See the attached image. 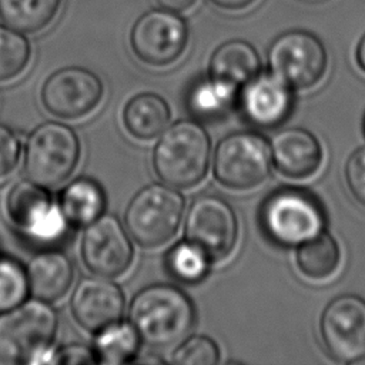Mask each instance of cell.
<instances>
[{
    "label": "cell",
    "mask_w": 365,
    "mask_h": 365,
    "mask_svg": "<svg viewBox=\"0 0 365 365\" xmlns=\"http://www.w3.org/2000/svg\"><path fill=\"white\" fill-rule=\"evenodd\" d=\"M195 309L178 287L154 284L143 288L131 301L130 322L141 341L154 348L182 342L194 327Z\"/></svg>",
    "instance_id": "cell-1"
},
{
    "label": "cell",
    "mask_w": 365,
    "mask_h": 365,
    "mask_svg": "<svg viewBox=\"0 0 365 365\" xmlns=\"http://www.w3.org/2000/svg\"><path fill=\"white\" fill-rule=\"evenodd\" d=\"M210 155L211 141L204 127L181 120L161 133L153 151V165L164 184L191 188L205 177Z\"/></svg>",
    "instance_id": "cell-2"
},
{
    "label": "cell",
    "mask_w": 365,
    "mask_h": 365,
    "mask_svg": "<svg viewBox=\"0 0 365 365\" xmlns=\"http://www.w3.org/2000/svg\"><path fill=\"white\" fill-rule=\"evenodd\" d=\"M259 217L267 237L284 247L299 245L325 227V214L318 198L297 187L274 191L264 201Z\"/></svg>",
    "instance_id": "cell-3"
},
{
    "label": "cell",
    "mask_w": 365,
    "mask_h": 365,
    "mask_svg": "<svg viewBox=\"0 0 365 365\" xmlns=\"http://www.w3.org/2000/svg\"><path fill=\"white\" fill-rule=\"evenodd\" d=\"M57 314L50 302L33 298L0 312V361L31 364L51 346Z\"/></svg>",
    "instance_id": "cell-4"
},
{
    "label": "cell",
    "mask_w": 365,
    "mask_h": 365,
    "mask_svg": "<svg viewBox=\"0 0 365 365\" xmlns=\"http://www.w3.org/2000/svg\"><path fill=\"white\" fill-rule=\"evenodd\" d=\"M182 214L184 198L174 187L150 184L130 201L124 221L128 234L137 244L155 248L175 235Z\"/></svg>",
    "instance_id": "cell-5"
},
{
    "label": "cell",
    "mask_w": 365,
    "mask_h": 365,
    "mask_svg": "<svg viewBox=\"0 0 365 365\" xmlns=\"http://www.w3.org/2000/svg\"><path fill=\"white\" fill-rule=\"evenodd\" d=\"M80 141L77 134L61 123L40 124L29 137L24 171L33 182L50 188L63 184L77 167Z\"/></svg>",
    "instance_id": "cell-6"
},
{
    "label": "cell",
    "mask_w": 365,
    "mask_h": 365,
    "mask_svg": "<svg viewBox=\"0 0 365 365\" xmlns=\"http://www.w3.org/2000/svg\"><path fill=\"white\" fill-rule=\"evenodd\" d=\"M269 73L295 90L317 86L327 73L328 54L321 40L305 30L281 33L269 46Z\"/></svg>",
    "instance_id": "cell-7"
},
{
    "label": "cell",
    "mask_w": 365,
    "mask_h": 365,
    "mask_svg": "<svg viewBox=\"0 0 365 365\" xmlns=\"http://www.w3.org/2000/svg\"><path fill=\"white\" fill-rule=\"evenodd\" d=\"M271 147L255 133H234L220 141L214 175L227 188L245 191L261 185L271 173Z\"/></svg>",
    "instance_id": "cell-8"
},
{
    "label": "cell",
    "mask_w": 365,
    "mask_h": 365,
    "mask_svg": "<svg viewBox=\"0 0 365 365\" xmlns=\"http://www.w3.org/2000/svg\"><path fill=\"white\" fill-rule=\"evenodd\" d=\"M188 40L187 21L178 13L163 7L143 13L130 30L134 56L151 67H165L177 61L185 51Z\"/></svg>",
    "instance_id": "cell-9"
},
{
    "label": "cell",
    "mask_w": 365,
    "mask_h": 365,
    "mask_svg": "<svg viewBox=\"0 0 365 365\" xmlns=\"http://www.w3.org/2000/svg\"><path fill=\"white\" fill-rule=\"evenodd\" d=\"M6 210L14 227L38 244L60 241L70 225L60 205L51 201L44 187L31 180L20 181L10 190Z\"/></svg>",
    "instance_id": "cell-10"
},
{
    "label": "cell",
    "mask_w": 365,
    "mask_h": 365,
    "mask_svg": "<svg viewBox=\"0 0 365 365\" xmlns=\"http://www.w3.org/2000/svg\"><path fill=\"white\" fill-rule=\"evenodd\" d=\"M237 234L235 212L225 200L201 195L191 204L185 220V235L210 259L227 258L235 247Z\"/></svg>",
    "instance_id": "cell-11"
},
{
    "label": "cell",
    "mask_w": 365,
    "mask_h": 365,
    "mask_svg": "<svg viewBox=\"0 0 365 365\" xmlns=\"http://www.w3.org/2000/svg\"><path fill=\"white\" fill-rule=\"evenodd\" d=\"M319 332L327 352L336 361L351 364L365 354V299L341 295L324 309Z\"/></svg>",
    "instance_id": "cell-12"
},
{
    "label": "cell",
    "mask_w": 365,
    "mask_h": 365,
    "mask_svg": "<svg viewBox=\"0 0 365 365\" xmlns=\"http://www.w3.org/2000/svg\"><path fill=\"white\" fill-rule=\"evenodd\" d=\"M100 77L84 67H64L54 71L43 84L41 101L56 117L76 120L90 114L101 101Z\"/></svg>",
    "instance_id": "cell-13"
},
{
    "label": "cell",
    "mask_w": 365,
    "mask_h": 365,
    "mask_svg": "<svg viewBox=\"0 0 365 365\" xmlns=\"http://www.w3.org/2000/svg\"><path fill=\"white\" fill-rule=\"evenodd\" d=\"M81 258L93 274L106 278L118 277L128 269L133 261V245L114 215L103 214L86 227Z\"/></svg>",
    "instance_id": "cell-14"
},
{
    "label": "cell",
    "mask_w": 365,
    "mask_h": 365,
    "mask_svg": "<svg viewBox=\"0 0 365 365\" xmlns=\"http://www.w3.org/2000/svg\"><path fill=\"white\" fill-rule=\"evenodd\" d=\"M71 309L83 328L98 332L121 319L124 295L121 288L106 277L84 278L74 289Z\"/></svg>",
    "instance_id": "cell-15"
},
{
    "label": "cell",
    "mask_w": 365,
    "mask_h": 365,
    "mask_svg": "<svg viewBox=\"0 0 365 365\" xmlns=\"http://www.w3.org/2000/svg\"><path fill=\"white\" fill-rule=\"evenodd\" d=\"M242 87L241 108L254 125L274 128L289 117L292 88L272 73H259Z\"/></svg>",
    "instance_id": "cell-16"
},
{
    "label": "cell",
    "mask_w": 365,
    "mask_h": 365,
    "mask_svg": "<svg viewBox=\"0 0 365 365\" xmlns=\"http://www.w3.org/2000/svg\"><path fill=\"white\" fill-rule=\"evenodd\" d=\"M271 157L277 170L294 180L314 175L322 164L319 141L304 128L281 130L271 141Z\"/></svg>",
    "instance_id": "cell-17"
},
{
    "label": "cell",
    "mask_w": 365,
    "mask_h": 365,
    "mask_svg": "<svg viewBox=\"0 0 365 365\" xmlns=\"http://www.w3.org/2000/svg\"><path fill=\"white\" fill-rule=\"evenodd\" d=\"M29 292L41 301L54 302L71 287L74 268L64 252L43 251L36 254L27 268Z\"/></svg>",
    "instance_id": "cell-18"
},
{
    "label": "cell",
    "mask_w": 365,
    "mask_h": 365,
    "mask_svg": "<svg viewBox=\"0 0 365 365\" xmlns=\"http://www.w3.org/2000/svg\"><path fill=\"white\" fill-rule=\"evenodd\" d=\"M208 67L210 76L238 88L259 74L261 60L251 43L235 38L214 50Z\"/></svg>",
    "instance_id": "cell-19"
},
{
    "label": "cell",
    "mask_w": 365,
    "mask_h": 365,
    "mask_svg": "<svg viewBox=\"0 0 365 365\" xmlns=\"http://www.w3.org/2000/svg\"><path fill=\"white\" fill-rule=\"evenodd\" d=\"M58 205L70 225L87 227L103 215L106 195L97 181L81 177L61 191Z\"/></svg>",
    "instance_id": "cell-20"
},
{
    "label": "cell",
    "mask_w": 365,
    "mask_h": 365,
    "mask_svg": "<svg viewBox=\"0 0 365 365\" xmlns=\"http://www.w3.org/2000/svg\"><path fill=\"white\" fill-rule=\"evenodd\" d=\"M168 120V104L154 93L134 96L123 111L124 127L138 140H153L165 130Z\"/></svg>",
    "instance_id": "cell-21"
},
{
    "label": "cell",
    "mask_w": 365,
    "mask_h": 365,
    "mask_svg": "<svg viewBox=\"0 0 365 365\" xmlns=\"http://www.w3.org/2000/svg\"><path fill=\"white\" fill-rule=\"evenodd\" d=\"M63 0H0V21L24 34L40 33L57 17Z\"/></svg>",
    "instance_id": "cell-22"
},
{
    "label": "cell",
    "mask_w": 365,
    "mask_h": 365,
    "mask_svg": "<svg viewBox=\"0 0 365 365\" xmlns=\"http://www.w3.org/2000/svg\"><path fill=\"white\" fill-rule=\"evenodd\" d=\"M295 259L302 275L311 279H325L338 269L341 250L328 232L321 231L298 245Z\"/></svg>",
    "instance_id": "cell-23"
},
{
    "label": "cell",
    "mask_w": 365,
    "mask_h": 365,
    "mask_svg": "<svg viewBox=\"0 0 365 365\" xmlns=\"http://www.w3.org/2000/svg\"><path fill=\"white\" fill-rule=\"evenodd\" d=\"M237 87L212 76L192 84L188 94L190 111L202 120H217L225 115L234 104Z\"/></svg>",
    "instance_id": "cell-24"
},
{
    "label": "cell",
    "mask_w": 365,
    "mask_h": 365,
    "mask_svg": "<svg viewBox=\"0 0 365 365\" xmlns=\"http://www.w3.org/2000/svg\"><path fill=\"white\" fill-rule=\"evenodd\" d=\"M140 336L131 322H115L97 332L94 352L98 362H130L138 352Z\"/></svg>",
    "instance_id": "cell-25"
},
{
    "label": "cell",
    "mask_w": 365,
    "mask_h": 365,
    "mask_svg": "<svg viewBox=\"0 0 365 365\" xmlns=\"http://www.w3.org/2000/svg\"><path fill=\"white\" fill-rule=\"evenodd\" d=\"M210 257L191 241H181L167 254V268L174 278L185 284L201 281L210 268Z\"/></svg>",
    "instance_id": "cell-26"
},
{
    "label": "cell",
    "mask_w": 365,
    "mask_h": 365,
    "mask_svg": "<svg viewBox=\"0 0 365 365\" xmlns=\"http://www.w3.org/2000/svg\"><path fill=\"white\" fill-rule=\"evenodd\" d=\"M31 58V44L24 33L0 24V83L21 74Z\"/></svg>",
    "instance_id": "cell-27"
},
{
    "label": "cell",
    "mask_w": 365,
    "mask_h": 365,
    "mask_svg": "<svg viewBox=\"0 0 365 365\" xmlns=\"http://www.w3.org/2000/svg\"><path fill=\"white\" fill-rule=\"evenodd\" d=\"M29 294L27 272L23 265L0 255V312L21 304Z\"/></svg>",
    "instance_id": "cell-28"
},
{
    "label": "cell",
    "mask_w": 365,
    "mask_h": 365,
    "mask_svg": "<svg viewBox=\"0 0 365 365\" xmlns=\"http://www.w3.org/2000/svg\"><path fill=\"white\" fill-rule=\"evenodd\" d=\"M218 361V346L205 335H194L182 341L173 355V362L180 365H214Z\"/></svg>",
    "instance_id": "cell-29"
},
{
    "label": "cell",
    "mask_w": 365,
    "mask_h": 365,
    "mask_svg": "<svg viewBox=\"0 0 365 365\" xmlns=\"http://www.w3.org/2000/svg\"><path fill=\"white\" fill-rule=\"evenodd\" d=\"M345 180L351 195L365 207V147L355 150L345 165Z\"/></svg>",
    "instance_id": "cell-30"
},
{
    "label": "cell",
    "mask_w": 365,
    "mask_h": 365,
    "mask_svg": "<svg viewBox=\"0 0 365 365\" xmlns=\"http://www.w3.org/2000/svg\"><path fill=\"white\" fill-rule=\"evenodd\" d=\"M20 150L19 137L11 128L0 123V181L7 178L17 167Z\"/></svg>",
    "instance_id": "cell-31"
},
{
    "label": "cell",
    "mask_w": 365,
    "mask_h": 365,
    "mask_svg": "<svg viewBox=\"0 0 365 365\" xmlns=\"http://www.w3.org/2000/svg\"><path fill=\"white\" fill-rule=\"evenodd\" d=\"M98 362L94 349L83 344H71L56 351V364L88 365Z\"/></svg>",
    "instance_id": "cell-32"
},
{
    "label": "cell",
    "mask_w": 365,
    "mask_h": 365,
    "mask_svg": "<svg viewBox=\"0 0 365 365\" xmlns=\"http://www.w3.org/2000/svg\"><path fill=\"white\" fill-rule=\"evenodd\" d=\"M210 3L225 11H242L257 3V0H210Z\"/></svg>",
    "instance_id": "cell-33"
},
{
    "label": "cell",
    "mask_w": 365,
    "mask_h": 365,
    "mask_svg": "<svg viewBox=\"0 0 365 365\" xmlns=\"http://www.w3.org/2000/svg\"><path fill=\"white\" fill-rule=\"evenodd\" d=\"M200 0H155V3L170 11L174 13H185L191 10Z\"/></svg>",
    "instance_id": "cell-34"
},
{
    "label": "cell",
    "mask_w": 365,
    "mask_h": 365,
    "mask_svg": "<svg viewBox=\"0 0 365 365\" xmlns=\"http://www.w3.org/2000/svg\"><path fill=\"white\" fill-rule=\"evenodd\" d=\"M355 61L359 70L365 74V34L361 37L356 50H355Z\"/></svg>",
    "instance_id": "cell-35"
},
{
    "label": "cell",
    "mask_w": 365,
    "mask_h": 365,
    "mask_svg": "<svg viewBox=\"0 0 365 365\" xmlns=\"http://www.w3.org/2000/svg\"><path fill=\"white\" fill-rule=\"evenodd\" d=\"M351 364H354V365H365V354H364L362 356H359V358L354 359Z\"/></svg>",
    "instance_id": "cell-36"
},
{
    "label": "cell",
    "mask_w": 365,
    "mask_h": 365,
    "mask_svg": "<svg viewBox=\"0 0 365 365\" xmlns=\"http://www.w3.org/2000/svg\"><path fill=\"white\" fill-rule=\"evenodd\" d=\"M364 133H365V117H364Z\"/></svg>",
    "instance_id": "cell-37"
}]
</instances>
